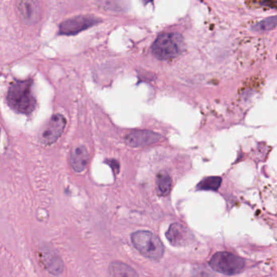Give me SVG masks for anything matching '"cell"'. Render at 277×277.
Listing matches in <instances>:
<instances>
[{"mask_svg": "<svg viewBox=\"0 0 277 277\" xmlns=\"http://www.w3.org/2000/svg\"><path fill=\"white\" fill-rule=\"evenodd\" d=\"M210 267L224 275H233L239 274L244 270V259L241 257L226 251H221L213 254L209 261Z\"/></svg>", "mask_w": 277, "mask_h": 277, "instance_id": "277c9868", "label": "cell"}, {"mask_svg": "<svg viewBox=\"0 0 277 277\" xmlns=\"http://www.w3.org/2000/svg\"><path fill=\"white\" fill-rule=\"evenodd\" d=\"M110 273L112 277H138L134 269L118 261L110 263Z\"/></svg>", "mask_w": 277, "mask_h": 277, "instance_id": "7c38bea8", "label": "cell"}, {"mask_svg": "<svg viewBox=\"0 0 277 277\" xmlns=\"http://www.w3.org/2000/svg\"><path fill=\"white\" fill-rule=\"evenodd\" d=\"M194 277H213L210 273L207 272V271L205 270H197L195 271V275Z\"/></svg>", "mask_w": 277, "mask_h": 277, "instance_id": "ac0fdd59", "label": "cell"}, {"mask_svg": "<svg viewBox=\"0 0 277 277\" xmlns=\"http://www.w3.org/2000/svg\"><path fill=\"white\" fill-rule=\"evenodd\" d=\"M131 242L144 256L153 260H159L163 256V243L152 232L140 230L131 234Z\"/></svg>", "mask_w": 277, "mask_h": 277, "instance_id": "3957f363", "label": "cell"}, {"mask_svg": "<svg viewBox=\"0 0 277 277\" xmlns=\"http://www.w3.org/2000/svg\"><path fill=\"white\" fill-rule=\"evenodd\" d=\"M33 80L16 81L7 93V103L18 114L29 115L35 110L37 100L33 92Z\"/></svg>", "mask_w": 277, "mask_h": 277, "instance_id": "6da1fadb", "label": "cell"}, {"mask_svg": "<svg viewBox=\"0 0 277 277\" xmlns=\"http://www.w3.org/2000/svg\"><path fill=\"white\" fill-rule=\"evenodd\" d=\"M40 259L48 272L58 275L63 270L62 258L52 246L44 245L39 250Z\"/></svg>", "mask_w": 277, "mask_h": 277, "instance_id": "52a82bcc", "label": "cell"}, {"mask_svg": "<svg viewBox=\"0 0 277 277\" xmlns=\"http://www.w3.org/2000/svg\"><path fill=\"white\" fill-rule=\"evenodd\" d=\"M260 5L271 9H277V0H263L261 1Z\"/></svg>", "mask_w": 277, "mask_h": 277, "instance_id": "2e32d148", "label": "cell"}, {"mask_svg": "<svg viewBox=\"0 0 277 277\" xmlns=\"http://www.w3.org/2000/svg\"><path fill=\"white\" fill-rule=\"evenodd\" d=\"M66 120L62 114L52 116L40 134L39 141L42 145H51L58 141L66 127Z\"/></svg>", "mask_w": 277, "mask_h": 277, "instance_id": "8992f818", "label": "cell"}, {"mask_svg": "<svg viewBox=\"0 0 277 277\" xmlns=\"http://www.w3.org/2000/svg\"><path fill=\"white\" fill-rule=\"evenodd\" d=\"M160 134L148 130H134L125 137L126 145L130 147H145L162 140Z\"/></svg>", "mask_w": 277, "mask_h": 277, "instance_id": "9c48e42d", "label": "cell"}, {"mask_svg": "<svg viewBox=\"0 0 277 277\" xmlns=\"http://www.w3.org/2000/svg\"><path fill=\"white\" fill-rule=\"evenodd\" d=\"M166 238L174 246H184L194 241L191 232L181 224H172L166 234Z\"/></svg>", "mask_w": 277, "mask_h": 277, "instance_id": "ba28073f", "label": "cell"}, {"mask_svg": "<svg viewBox=\"0 0 277 277\" xmlns=\"http://www.w3.org/2000/svg\"><path fill=\"white\" fill-rule=\"evenodd\" d=\"M277 27V16L267 17L253 26L252 30L258 33L267 32Z\"/></svg>", "mask_w": 277, "mask_h": 277, "instance_id": "9a60e30c", "label": "cell"}, {"mask_svg": "<svg viewBox=\"0 0 277 277\" xmlns=\"http://www.w3.org/2000/svg\"><path fill=\"white\" fill-rule=\"evenodd\" d=\"M107 163L112 168V170H114L115 173H118L120 166H119V164H118L117 161H115V160H110V161H107Z\"/></svg>", "mask_w": 277, "mask_h": 277, "instance_id": "e0dca14e", "label": "cell"}, {"mask_svg": "<svg viewBox=\"0 0 277 277\" xmlns=\"http://www.w3.org/2000/svg\"><path fill=\"white\" fill-rule=\"evenodd\" d=\"M222 182V179L221 177H207L199 182L196 188L199 190L217 191L221 186Z\"/></svg>", "mask_w": 277, "mask_h": 277, "instance_id": "5bb4252c", "label": "cell"}, {"mask_svg": "<svg viewBox=\"0 0 277 277\" xmlns=\"http://www.w3.org/2000/svg\"><path fill=\"white\" fill-rule=\"evenodd\" d=\"M145 3L149 2V1H151V0H145Z\"/></svg>", "mask_w": 277, "mask_h": 277, "instance_id": "d6986e66", "label": "cell"}, {"mask_svg": "<svg viewBox=\"0 0 277 277\" xmlns=\"http://www.w3.org/2000/svg\"><path fill=\"white\" fill-rule=\"evenodd\" d=\"M172 188V179L167 172H160L157 177V190L160 195L166 196L170 194Z\"/></svg>", "mask_w": 277, "mask_h": 277, "instance_id": "4fadbf2b", "label": "cell"}, {"mask_svg": "<svg viewBox=\"0 0 277 277\" xmlns=\"http://www.w3.org/2000/svg\"><path fill=\"white\" fill-rule=\"evenodd\" d=\"M99 18L91 16H78L63 21L59 25V33L61 35H76L77 33L85 31L89 28L101 23Z\"/></svg>", "mask_w": 277, "mask_h": 277, "instance_id": "5b68a950", "label": "cell"}, {"mask_svg": "<svg viewBox=\"0 0 277 277\" xmlns=\"http://www.w3.org/2000/svg\"><path fill=\"white\" fill-rule=\"evenodd\" d=\"M17 11L24 22L28 25H34L39 21V7L35 0H17Z\"/></svg>", "mask_w": 277, "mask_h": 277, "instance_id": "30bf717a", "label": "cell"}, {"mask_svg": "<svg viewBox=\"0 0 277 277\" xmlns=\"http://www.w3.org/2000/svg\"><path fill=\"white\" fill-rule=\"evenodd\" d=\"M89 157V152L85 146L81 145L75 148L71 154V166L73 170L77 173L84 171L87 166Z\"/></svg>", "mask_w": 277, "mask_h": 277, "instance_id": "8fae6325", "label": "cell"}, {"mask_svg": "<svg viewBox=\"0 0 277 277\" xmlns=\"http://www.w3.org/2000/svg\"><path fill=\"white\" fill-rule=\"evenodd\" d=\"M184 48L183 37L177 33H163L158 36L152 46L153 55L160 60L177 58Z\"/></svg>", "mask_w": 277, "mask_h": 277, "instance_id": "7a4b0ae2", "label": "cell"}]
</instances>
